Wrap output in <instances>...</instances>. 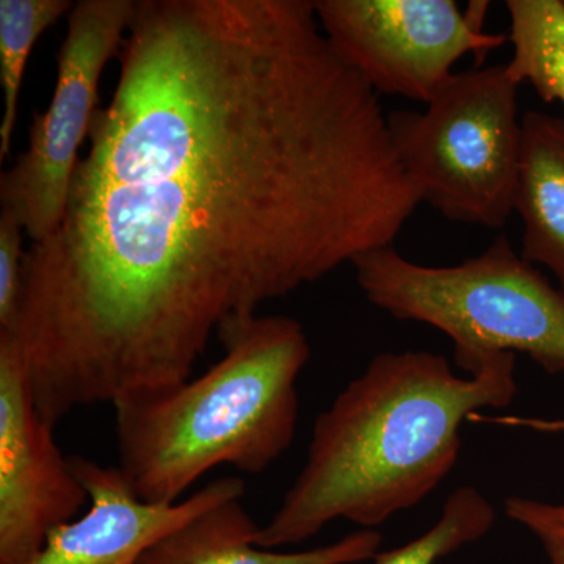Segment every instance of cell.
Instances as JSON below:
<instances>
[{"mask_svg":"<svg viewBox=\"0 0 564 564\" xmlns=\"http://www.w3.org/2000/svg\"><path fill=\"white\" fill-rule=\"evenodd\" d=\"M9 332L41 415L191 378L226 322L393 247L422 204L314 0H139Z\"/></svg>","mask_w":564,"mask_h":564,"instance_id":"obj_1","label":"cell"},{"mask_svg":"<svg viewBox=\"0 0 564 564\" xmlns=\"http://www.w3.org/2000/svg\"><path fill=\"white\" fill-rule=\"evenodd\" d=\"M516 355L485 356L469 378L441 355L381 352L315 421L302 473L256 544H299L336 519L384 524L437 488L462 452L475 411L508 406Z\"/></svg>","mask_w":564,"mask_h":564,"instance_id":"obj_2","label":"cell"},{"mask_svg":"<svg viewBox=\"0 0 564 564\" xmlns=\"http://www.w3.org/2000/svg\"><path fill=\"white\" fill-rule=\"evenodd\" d=\"M217 336L223 358L199 377L113 403L117 467L147 502H180L218 466L262 474L295 437L296 381L311 358L303 326L252 314Z\"/></svg>","mask_w":564,"mask_h":564,"instance_id":"obj_3","label":"cell"},{"mask_svg":"<svg viewBox=\"0 0 564 564\" xmlns=\"http://www.w3.org/2000/svg\"><path fill=\"white\" fill-rule=\"evenodd\" d=\"M352 267L378 310L451 337L467 373L492 352H524L545 372H564V292L505 237L458 265H422L388 247Z\"/></svg>","mask_w":564,"mask_h":564,"instance_id":"obj_4","label":"cell"},{"mask_svg":"<svg viewBox=\"0 0 564 564\" xmlns=\"http://www.w3.org/2000/svg\"><path fill=\"white\" fill-rule=\"evenodd\" d=\"M519 84L507 65L454 73L423 111H392L393 148L447 220L499 229L514 212L521 162Z\"/></svg>","mask_w":564,"mask_h":564,"instance_id":"obj_5","label":"cell"},{"mask_svg":"<svg viewBox=\"0 0 564 564\" xmlns=\"http://www.w3.org/2000/svg\"><path fill=\"white\" fill-rule=\"evenodd\" d=\"M139 0H79L57 55V79L47 109L33 118L28 150L0 174V207L31 243L61 226L70 185L99 107V84L118 57Z\"/></svg>","mask_w":564,"mask_h":564,"instance_id":"obj_6","label":"cell"},{"mask_svg":"<svg viewBox=\"0 0 564 564\" xmlns=\"http://www.w3.org/2000/svg\"><path fill=\"white\" fill-rule=\"evenodd\" d=\"M488 2L462 11L454 0H314L322 31L337 54L380 95L432 101L456 63L508 41L484 31Z\"/></svg>","mask_w":564,"mask_h":564,"instance_id":"obj_7","label":"cell"},{"mask_svg":"<svg viewBox=\"0 0 564 564\" xmlns=\"http://www.w3.org/2000/svg\"><path fill=\"white\" fill-rule=\"evenodd\" d=\"M41 415L20 348L0 333V564H31L90 503Z\"/></svg>","mask_w":564,"mask_h":564,"instance_id":"obj_8","label":"cell"},{"mask_svg":"<svg viewBox=\"0 0 564 564\" xmlns=\"http://www.w3.org/2000/svg\"><path fill=\"white\" fill-rule=\"evenodd\" d=\"M90 503L79 519L55 527L31 564H140L174 530L226 500L242 499L245 484L225 477L176 503L140 499L118 467L70 456Z\"/></svg>","mask_w":564,"mask_h":564,"instance_id":"obj_9","label":"cell"},{"mask_svg":"<svg viewBox=\"0 0 564 564\" xmlns=\"http://www.w3.org/2000/svg\"><path fill=\"white\" fill-rule=\"evenodd\" d=\"M259 529L242 499L226 500L163 538L140 564H356L373 560L381 545L380 533L364 529L313 551L282 554L256 544Z\"/></svg>","mask_w":564,"mask_h":564,"instance_id":"obj_10","label":"cell"},{"mask_svg":"<svg viewBox=\"0 0 564 564\" xmlns=\"http://www.w3.org/2000/svg\"><path fill=\"white\" fill-rule=\"evenodd\" d=\"M514 212L524 228L522 258L554 274L564 292V118L540 110L522 117Z\"/></svg>","mask_w":564,"mask_h":564,"instance_id":"obj_11","label":"cell"},{"mask_svg":"<svg viewBox=\"0 0 564 564\" xmlns=\"http://www.w3.org/2000/svg\"><path fill=\"white\" fill-rule=\"evenodd\" d=\"M513 58L507 63L519 85L530 84L544 102L564 107V0H508Z\"/></svg>","mask_w":564,"mask_h":564,"instance_id":"obj_12","label":"cell"},{"mask_svg":"<svg viewBox=\"0 0 564 564\" xmlns=\"http://www.w3.org/2000/svg\"><path fill=\"white\" fill-rule=\"evenodd\" d=\"M70 0H0V85L3 113L0 120V159L9 158L20 113L25 66L36 41L62 18H68Z\"/></svg>","mask_w":564,"mask_h":564,"instance_id":"obj_13","label":"cell"},{"mask_svg":"<svg viewBox=\"0 0 564 564\" xmlns=\"http://www.w3.org/2000/svg\"><path fill=\"white\" fill-rule=\"evenodd\" d=\"M496 511L484 494L463 486L451 494L440 521L411 543L378 552L375 564H434L491 530Z\"/></svg>","mask_w":564,"mask_h":564,"instance_id":"obj_14","label":"cell"},{"mask_svg":"<svg viewBox=\"0 0 564 564\" xmlns=\"http://www.w3.org/2000/svg\"><path fill=\"white\" fill-rule=\"evenodd\" d=\"M25 232L10 212L0 210V332H9L17 318L22 291Z\"/></svg>","mask_w":564,"mask_h":564,"instance_id":"obj_15","label":"cell"},{"mask_svg":"<svg viewBox=\"0 0 564 564\" xmlns=\"http://www.w3.org/2000/svg\"><path fill=\"white\" fill-rule=\"evenodd\" d=\"M505 511L540 541L549 564H564V503L513 496L505 500Z\"/></svg>","mask_w":564,"mask_h":564,"instance_id":"obj_16","label":"cell"},{"mask_svg":"<svg viewBox=\"0 0 564 564\" xmlns=\"http://www.w3.org/2000/svg\"><path fill=\"white\" fill-rule=\"evenodd\" d=\"M556 429H564V422L563 423H555Z\"/></svg>","mask_w":564,"mask_h":564,"instance_id":"obj_17","label":"cell"}]
</instances>
